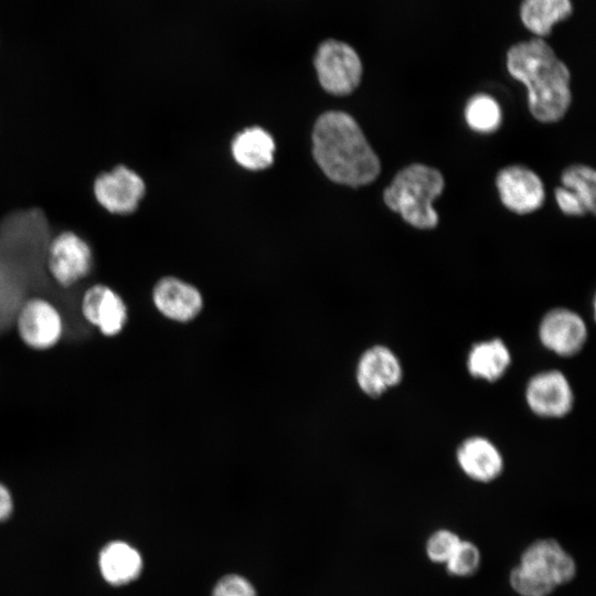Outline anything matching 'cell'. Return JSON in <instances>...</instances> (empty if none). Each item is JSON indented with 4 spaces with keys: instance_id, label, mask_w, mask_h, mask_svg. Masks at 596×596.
Segmentation results:
<instances>
[{
    "instance_id": "obj_1",
    "label": "cell",
    "mask_w": 596,
    "mask_h": 596,
    "mask_svg": "<svg viewBox=\"0 0 596 596\" xmlns=\"http://www.w3.org/2000/svg\"><path fill=\"white\" fill-rule=\"evenodd\" d=\"M507 70L528 91L532 116L541 123L561 120L571 102V72L553 47L540 38L520 41L507 52Z\"/></svg>"
},
{
    "instance_id": "obj_2",
    "label": "cell",
    "mask_w": 596,
    "mask_h": 596,
    "mask_svg": "<svg viewBox=\"0 0 596 596\" xmlns=\"http://www.w3.org/2000/svg\"><path fill=\"white\" fill-rule=\"evenodd\" d=\"M312 153L323 173L339 184L366 185L381 171L380 159L360 126L343 111H327L317 119Z\"/></svg>"
},
{
    "instance_id": "obj_3",
    "label": "cell",
    "mask_w": 596,
    "mask_h": 596,
    "mask_svg": "<svg viewBox=\"0 0 596 596\" xmlns=\"http://www.w3.org/2000/svg\"><path fill=\"white\" fill-rule=\"evenodd\" d=\"M574 556L553 538L529 543L509 572V585L518 596H551L577 575Z\"/></svg>"
},
{
    "instance_id": "obj_4",
    "label": "cell",
    "mask_w": 596,
    "mask_h": 596,
    "mask_svg": "<svg viewBox=\"0 0 596 596\" xmlns=\"http://www.w3.org/2000/svg\"><path fill=\"white\" fill-rule=\"evenodd\" d=\"M444 185V178L437 169L413 163L395 174L383 191V200L407 224L419 230H430L438 224L433 202L441 194Z\"/></svg>"
},
{
    "instance_id": "obj_5",
    "label": "cell",
    "mask_w": 596,
    "mask_h": 596,
    "mask_svg": "<svg viewBox=\"0 0 596 596\" xmlns=\"http://www.w3.org/2000/svg\"><path fill=\"white\" fill-rule=\"evenodd\" d=\"M313 64L320 85L332 95H349L361 82V58L356 51L343 41H323L316 51Z\"/></svg>"
},
{
    "instance_id": "obj_6",
    "label": "cell",
    "mask_w": 596,
    "mask_h": 596,
    "mask_svg": "<svg viewBox=\"0 0 596 596\" xmlns=\"http://www.w3.org/2000/svg\"><path fill=\"white\" fill-rule=\"evenodd\" d=\"M46 267L53 280L71 287L92 272L94 256L88 242L73 231H63L49 243Z\"/></svg>"
},
{
    "instance_id": "obj_7",
    "label": "cell",
    "mask_w": 596,
    "mask_h": 596,
    "mask_svg": "<svg viewBox=\"0 0 596 596\" xmlns=\"http://www.w3.org/2000/svg\"><path fill=\"white\" fill-rule=\"evenodd\" d=\"M146 193L143 179L132 169L118 164L94 180L93 194L107 212L127 215L137 210Z\"/></svg>"
},
{
    "instance_id": "obj_8",
    "label": "cell",
    "mask_w": 596,
    "mask_h": 596,
    "mask_svg": "<svg viewBox=\"0 0 596 596\" xmlns=\"http://www.w3.org/2000/svg\"><path fill=\"white\" fill-rule=\"evenodd\" d=\"M15 324L21 341L39 351L55 347L64 332L60 310L42 297H33L23 302L18 311Z\"/></svg>"
},
{
    "instance_id": "obj_9",
    "label": "cell",
    "mask_w": 596,
    "mask_h": 596,
    "mask_svg": "<svg viewBox=\"0 0 596 596\" xmlns=\"http://www.w3.org/2000/svg\"><path fill=\"white\" fill-rule=\"evenodd\" d=\"M96 568L107 586L128 587L143 574L145 556L132 542L120 538L110 539L97 551Z\"/></svg>"
},
{
    "instance_id": "obj_10",
    "label": "cell",
    "mask_w": 596,
    "mask_h": 596,
    "mask_svg": "<svg viewBox=\"0 0 596 596\" xmlns=\"http://www.w3.org/2000/svg\"><path fill=\"white\" fill-rule=\"evenodd\" d=\"M502 204L518 214L540 209L545 199L544 185L531 169L513 164L501 169L496 179Z\"/></svg>"
},
{
    "instance_id": "obj_11",
    "label": "cell",
    "mask_w": 596,
    "mask_h": 596,
    "mask_svg": "<svg viewBox=\"0 0 596 596\" xmlns=\"http://www.w3.org/2000/svg\"><path fill=\"white\" fill-rule=\"evenodd\" d=\"M81 311L84 319L105 337L118 336L128 321L125 300L105 284H95L85 290Z\"/></svg>"
},
{
    "instance_id": "obj_12",
    "label": "cell",
    "mask_w": 596,
    "mask_h": 596,
    "mask_svg": "<svg viewBox=\"0 0 596 596\" xmlns=\"http://www.w3.org/2000/svg\"><path fill=\"white\" fill-rule=\"evenodd\" d=\"M525 397L531 411L547 418L566 415L573 405V391L565 375L555 370L532 376L526 385Z\"/></svg>"
},
{
    "instance_id": "obj_13",
    "label": "cell",
    "mask_w": 596,
    "mask_h": 596,
    "mask_svg": "<svg viewBox=\"0 0 596 596\" xmlns=\"http://www.w3.org/2000/svg\"><path fill=\"white\" fill-rule=\"evenodd\" d=\"M402 377V365L394 352L387 347H371L362 353L358 361L356 383L368 396H381L397 385Z\"/></svg>"
},
{
    "instance_id": "obj_14",
    "label": "cell",
    "mask_w": 596,
    "mask_h": 596,
    "mask_svg": "<svg viewBox=\"0 0 596 596\" xmlns=\"http://www.w3.org/2000/svg\"><path fill=\"white\" fill-rule=\"evenodd\" d=\"M151 297L160 315L179 323L194 320L203 309V297L199 289L172 276L159 279Z\"/></svg>"
},
{
    "instance_id": "obj_15",
    "label": "cell",
    "mask_w": 596,
    "mask_h": 596,
    "mask_svg": "<svg viewBox=\"0 0 596 596\" xmlns=\"http://www.w3.org/2000/svg\"><path fill=\"white\" fill-rule=\"evenodd\" d=\"M539 336L542 344L549 350L562 356H571L583 348L587 329L577 313L557 308L543 317Z\"/></svg>"
},
{
    "instance_id": "obj_16",
    "label": "cell",
    "mask_w": 596,
    "mask_h": 596,
    "mask_svg": "<svg viewBox=\"0 0 596 596\" xmlns=\"http://www.w3.org/2000/svg\"><path fill=\"white\" fill-rule=\"evenodd\" d=\"M563 187L555 189L560 210L571 216H583L596 210V172L584 164H572L561 174Z\"/></svg>"
},
{
    "instance_id": "obj_17",
    "label": "cell",
    "mask_w": 596,
    "mask_h": 596,
    "mask_svg": "<svg viewBox=\"0 0 596 596\" xmlns=\"http://www.w3.org/2000/svg\"><path fill=\"white\" fill-rule=\"evenodd\" d=\"M457 461L462 472L477 482H491L503 470L499 449L487 438H467L457 449Z\"/></svg>"
},
{
    "instance_id": "obj_18",
    "label": "cell",
    "mask_w": 596,
    "mask_h": 596,
    "mask_svg": "<svg viewBox=\"0 0 596 596\" xmlns=\"http://www.w3.org/2000/svg\"><path fill=\"white\" fill-rule=\"evenodd\" d=\"M275 141L260 127H249L237 134L232 142L235 161L247 170H263L274 161Z\"/></svg>"
},
{
    "instance_id": "obj_19",
    "label": "cell",
    "mask_w": 596,
    "mask_h": 596,
    "mask_svg": "<svg viewBox=\"0 0 596 596\" xmlns=\"http://www.w3.org/2000/svg\"><path fill=\"white\" fill-rule=\"evenodd\" d=\"M572 12V0H522L519 10L523 26L540 39L550 35Z\"/></svg>"
},
{
    "instance_id": "obj_20",
    "label": "cell",
    "mask_w": 596,
    "mask_h": 596,
    "mask_svg": "<svg viewBox=\"0 0 596 596\" xmlns=\"http://www.w3.org/2000/svg\"><path fill=\"white\" fill-rule=\"evenodd\" d=\"M510 362L509 349L497 338L473 344L468 354L467 368L472 376L494 382L505 373Z\"/></svg>"
},
{
    "instance_id": "obj_21",
    "label": "cell",
    "mask_w": 596,
    "mask_h": 596,
    "mask_svg": "<svg viewBox=\"0 0 596 596\" xmlns=\"http://www.w3.org/2000/svg\"><path fill=\"white\" fill-rule=\"evenodd\" d=\"M465 118L472 130L489 134L500 127L502 116L494 98L487 94H477L466 105Z\"/></svg>"
},
{
    "instance_id": "obj_22",
    "label": "cell",
    "mask_w": 596,
    "mask_h": 596,
    "mask_svg": "<svg viewBox=\"0 0 596 596\" xmlns=\"http://www.w3.org/2000/svg\"><path fill=\"white\" fill-rule=\"evenodd\" d=\"M482 563V554L479 546L470 541L462 539L444 565L448 575L456 578H469L478 573Z\"/></svg>"
},
{
    "instance_id": "obj_23",
    "label": "cell",
    "mask_w": 596,
    "mask_h": 596,
    "mask_svg": "<svg viewBox=\"0 0 596 596\" xmlns=\"http://www.w3.org/2000/svg\"><path fill=\"white\" fill-rule=\"evenodd\" d=\"M461 540L460 535L450 529H436L425 541V555L432 563L445 565Z\"/></svg>"
},
{
    "instance_id": "obj_24",
    "label": "cell",
    "mask_w": 596,
    "mask_h": 596,
    "mask_svg": "<svg viewBox=\"0 0 596 596\" xmlns=\"http://www.w3.org/2000/svg\"><path fill=\"white\" fill-rule=\"evenodd\" d=\"M210 596H258L254 582L243 573L227 572L213 583Z\"/></svg>"
},
{
    "instance_id": "obj_25",
    "label": "cell",
    "mask_w": 596,
    "mask_h": 596,
    "mask_svg": "<svg viewBox=\"0 0 596 596\" xmlns=\"http://www.w3.org/2000/svg\"><path fill=\"white\" fill-rule=\"evenodd\" d=\"M15 510L13 493L10 488L0 481V523L9 521Z\"/></svg>"
}]
</instances>
